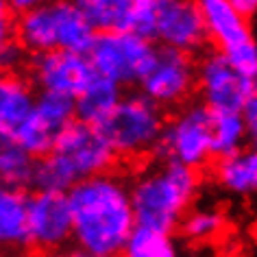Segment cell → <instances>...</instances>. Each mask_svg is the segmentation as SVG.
Listing matches in <instances>:
<instances>
[{"label": "cell", "mask_w": 257, "mask_h": 257, "mask_svg": "<svg viewBox=\"0 0 257 257\" xmlns=\"http://www.w3.org/2000/svg\"><path fill=\"white\" fill-rule=\"evenodd\" d=\"M79 181L76 175L70 170V166L63 162L59 153L50 151L48 155L35 159L33 179L31 188L40 192H68L72 185Z\"/></svg>", "instance_id": "cell-21"}, {"label": "cell", "mask_w": 257, "mask_h": 257, "mask_svg": "<svg viewBox=\"0 0 257 257\" xmlns=\"http://www.w3.org/2000/svg\"><path fill=\"white\" fill-rule=\"evenodd\" d=\"M227 227V218L222 211L211 207L190 209L179 224V233L190 242H209L216 240Z\"/></svg>", "instance_id": "cell-23"}, {"label": "cell", "mask_w": 257, "mask_h": 257, "mask_svg": "<svg viewBox=\"0 0 257 257\" xmlns=\"http://www.w3.org/2000/svg\"><path fill=\"white\" fill-rule=\"evenodd\" d=\"M122 85L96 72L92 83L76 96V120L102 126L122 98Z\"/></svg>", "instance_id": "cell-17"}, {"label": "cell", "mask_w": 257, "mask_h": 257, "mask_svg": "<svg viewBox=\"0 0 257 257\" xmlns=\"http://www.w3.org/2000/svg\"><path fill=\"white\" fill-rule=\"evenodd\" d=\"M196 89L211 111H242L255 92V79L242 74L222 50H203L196 61Z\"/></svg>", "instance_id": "cell-7"}, {"label": "cell", "mask_w": 257, "mask_h": 257, "mask_svg": "<svg viewBox=\"0 0 257 257\" xmlns=\"http://www.w3.org/2000/svg\"><path fill=\"white\" fill-rule=\"evenodd\" d=\"M11 142V138L9 136H0V155H3V151L7 149V144Z\"/></svg>", "instance_id": "cell-32"}, {"label": "cell", "mask_w": 257, "mask_h": 257, "mask_svg": "<svg viewBox=\"0 0 257 257\" xmlns=\"http://www.w3.org/2000/svg\"><path fill=\"white\" fill-rule=\"evenodd\" d=\"M59 136H61V128L55 126L48 118H44L40 111L33 109V111L24 118L22 124L14 131L11 138H14L29 155H33L37 159V157L48 155V153L55 149Z\"/></svg>", "instance_id": "cell-19"}, {"label": "cell", "mask_w": 257, "mask_h": 257, "mask_svg": "<svg viewBox=\"0 0 257 257\" xmlns=\"http://www.w3.org/2000/svg\"><path fill=\"white\" fill-rule=\"evenodd\" d=\"M120 257H181V253L172 233L138 224Z\"/></svg>", "instance_id": "cell-22"}, {"label": "cell", "mask_w": 257, "mask_h": 257, "mask_svg": "<svg viewBox=\"0 0 257 257\" xmlns=\"http://www.w3.org/2000/svg\"><path fill=\"white\" fill-rule=\"evenodd\" d=\"M29 246V194L0 181V248L20 253Z\"/></svg>", "instance_id": "cell-14"}, {"label": "cell", "mask_w": 257, "mask_h": 257, "mask_svg": "<svg viewBox=\"0 0 257 257\" xmlns=\"http://www.w3.org/2000/svg\"><path fill=\"white\" fill-rule=\"evenodd\" d=\"M9 3L7 0H0V20H3V18H9Z\"/></svg>", "instance_id": "cell-31"}, {"label": "cell", "mask_w": 257, "mask_h": 257, "mask_svg": "<svg viewBox=\"0 0 257 257\" xmlns=\"http://www.w3.org/2000/svg\"><path fill=\"white\" fill-rule=\"evenodd\" d=\"M153 42L183 53H203L209 44L207 24L198 0H153Z\"/></svg>", "instance_id": "cell-8"}, {"label": "cell", "mask_w": 257, "mask_h": 257, "mask_svg": "<svg viewBox=\"0 0 257 257\" xmlns=\"http://www.w3.org/2000/svg\"><path fill=\"white\" fill-rule=\"evenodd\" d=\"M159 46L136 31H98L89 48L94 70L122 87L140 85L157 57Z\"/></svg>", "instance_id": "cell-6"}, {"label": "cell", "mask_w": 257, "mask_h": 257, "mask_svg": "<svg viewBox=\"0 0 257 257\" xmlns=\"http://www.w3.org/2000/svg\"><path fill=\"white\" fill-rule=\"evenodd\" d=\"M128 185L140 227L172 233L196 201L201 175L190 166L157 159L140 170Z\"/></svg>", "instance_id": "cell-2"}, {"label": "cell", "mask_w": 257, "mask_h": 257, "mask_svg": "<svg viewBox=\"0 0 257 257\" xmlns=\"http://www.w3.org/2000/svg\"><path fill=\"white\" fill-rule=\"evenodd\" d=\"M96 76V70L85 53L55 48L33 55L31 81L40 92H57L76 98Z\"/></svg>", "instance_id": "cell-12"}, {"label": "cell", "mask_w": 257, "mask_h": 257, "mask_svg": "<svg viewBox=\"0 0 257 257\" xmlns=\"http://www.w3.org/2000/svg\"><path fill=\"white\" fill-rule=\"evenodd\" d=\"M157 159L201 170L214 157V111L205 102H190L166 122L153 151Z\"/></svg>", "instance_id": "cell-5"}, {"label": "cell", "mask_w": 257, "mask_h": 257, "mask_svg": "<svg viewBox=\"0 0 257 257\" xmlns=\"http://www.w3.org/2000/svg\"><path fill=\"white\" fill-rule=\"evenodd\" d=\"M29 240L42 253H57L74 240L72 207L68 192H40L29 194Z\"/></svg>", "instance_id": "cell-10"}, {"label": "cell", "mask_w": 257, "mask_h": 257, "mask_svg": "<svg viewBox=\"0 0 257 257\" xmlns=\"http://www.w3.org/2000/svg\"><path fill=\"white\" fill-rule=\"evenodd\" d=\"M248 146V128L242 111H214V157H227Z\"/></svg>", "instance_id": "cell-20"}, {"label": "cell", "mask_w": 257, "mask_h": 257, "mask_svg": "<svg viewBox=\"0 0 257 257\" xmlns=\"http://www.w3.org/2000/svg\"><path fill=\"white\" fill-rule=\"evenodd\" d=\"M33 81L18 72H0V136H14V131L33 111L35 105Z\"/></svg>", "instance_id": "cell-15"}, {"label": "cell", "mask_w": 257, "mask_h": 257, "mask_svg": "<svg viewBox=\"0 0 257 257\" xmlns=\"http://www.w3.org/2000/svg\"><path fill=\"white\" fill-rule=\"evenodd\" d=\"M53 151L59 153L61 159L70 166V170L74 172L79 181L109 172L113 168L115 159H118L109 140L102 133V128L81 120L70 122L63 128Z\"/></svg>", "instance_id": "cell-11"}, {"label": "cell", "mask_w": 257, "mask_h": 257, "mask_svg": "<svg viewBox=\"0 0 257 257\" xmlns=\"http://www.w3.org/2000/svg\"><path fill=\"white\" fill-rule=\"evenodd\" d=\"M231 5H233L246 20H255L257 18V0H231Z\"/></svg>", "instance_id": "cell-28"}, {"label": "cell", "mask_w": 257, "mask_h": 257, "mask_svg": "<svg viewBox=\"0 0 257 257\" xmlns=\"http://www.w3.org/2000/svg\"><path fill=\"white\" fill-rule=\"evenodd\" d=\"M166 122L164 107L140 89L122 96L100 128L118 159H140L155 151Z\"/></svg>", "instance_id": "cell-4"}, {"label": "cell", "mask_w": 257, "mask_h": 257, "mask_svg": "<svg viewBox=\"0 0 257 257\" xmlns=\"http://www.w3.org/2000/svg\"><path fill=\"white\" fill-rule=\"evenodd\" d=\"M214 179L224 192L233 196L257 194V149H246L227 157H218L214 164Z\"/></svg>", "instance_id": "cell-16"}, {"label": "cell", "mask_w": 257, "mask_h": 257, "mask_svg": "<svg viewBox=\"0 0 257 257\" xmlns=\"http://www.w3.org/2000/svg\"><path fill=\"white\" fill-rule=\"evenodd\" d=\"M33 168H35V157L29 155V153L11 138L7 149L0 155V181L16 185V188H31Z\"/></svg>", "instance_id": "cell-24"}, {"label": "cell", "mask_w": 257, "mask_h": 257, "mask_svg": "<svg viewBox=\"0 0 257 257\" xmlns=\"http://www.w3.org/2000/svg\"><path fill=\"white\" fill-rule=\"evenodd\" d=\"M74 220V244L92 257H120L138 220L131 185L115 172L76 181L68 190Z\"/></svg>", "instance_id": "cell-1"}, {"label": "cell", "mask_w": 257, "mask_h": 257, "mask_svg": "<svg viewBox=\"0 0 257 257\" xmlns=\"http://www.w3.org/2000/svg\"><path fill=\"white\" fill-rule=\"evenodd\" d=\"M96 33L98 31L81 9L79 0H46L16 20V40L29 55L55 48L87 55Z\"/></svg>", "instance_id": "cell-3"}, {"label": "cell", "mask_w": 257, "mask_h": 257, "mask_svg": "<svg viewBox=\"0 0 257 257\" xmlns=\"http://www.w3.org/2000/svg\"><path fill=\"white\" fill-rule=\"evenodd\" d=\"M11 40H16V24L9 20V18H3L0 20V48L5 44H9Z\"/></svg>", "instance_id": "cell-29"}, {"label": "cell", "mask_w": 257, "mask_h": 257, "mask_svg": "<svg viewBox=\"0 0 257 257\" xmlns=\"http://www.w3.org/2000/svg\"><path fill=\"white\" fill-rule=\"evenodd\" d=\"M253 240H255V244H257V227H255V231H253Z\"/></svg>", "instance_id": "cell-33"}, {"label": "cell", "mask_w": 257, "mask_h": 257, "mask_svg": "<svg viewBox=\"0 0 257 257\" xmlns=\"http://www.w3.org/2000/svg\"><path fill=\"white\" fill-rule=\"evenodd\" d=\"M9 3V11L16 16H22V14H29V11L37 9L40 5H44L46 0H7Z\"/></svg>", "instance_id": "cell-27"}, {"label": "cell", "mask_w": 257, "mask_h": 257, "mask_svg": "<svg viewBox=\"0 0 257 257\" xmlns=\"http://www.w3.org/2000/svg\"><path fill=\"white\" fill-rule=\"evenodd\" d=\"M244 120H246V128H248V146L257 149V79H255V92L248 98V102L242 109Z\"/></svg>", "instance_id": "cell-26"}, {"label": "cell", "mask_w": 257, "mask_h": 257, "mask_svg": "<svg viewBox=\"0 0 257 257\" xmlns=\"http://www.w3.org/2000/svg\"><path fill=\"white\" fill-rule=\"evenodd\" d=\"M96 31H131L138 0H79Z\"/></svg>", "instance_id": "cell-18"}, {"label": "cell", "mask_w": 257, "mask_h": 257, "mask_svg": "<svg viewBox=\"0 0 257 257\" xmlns=\"http://www.w3.org/2000/svg\"><path fill=\"white\" fill-rule=\"evenodd\" d=\"M140 89L164 109L188 102L196 89L194 55L159 46L151 70L140 83Z\"/></svg>", "instance_id": "cell-9"}, {"label": "cell", "mask_w": 257, "mask_h": 257, "mask_svg": "<svg viewBox=\"0 0 257 257\" xmlns=\"http://www.w3.org/2000/svg\"><path fill=\"white\" fill-rule=\"evenodd\" d=\"M138 3H153V0H138Z\"/></svg>", "instance_id": "cell-34"}, {"label": "cell", "mask_w": 257, "mask_h": 257, "mask_svg": "<svg viewBox=\"0 0 257 257\" xmlns=\"http://www.w3.org/2000/svg\"><path fill=\"white\" fill-rule=\"evenodd\" d=\"M27 50L22 48V44L18 40H11L0 48V72H16L18 68L24 63Z\"/></svg>", "instance_id": "cell-25"}, {"label": "cell", "mask_w": 257, "mask_h": 257, "mask_svg": "<svg viewBox=\"0 0 257 257\" xmlns=\"http://www.w3.org/2000/svg\"><path fill=\"white\" fill-rule=\"evenodd\" d=\"M198 7L207 24L209 42L224 55H231L257 40L250 29V20L231 5V0H198Z\"/></svg>", "instance_id": "cell-13"}, {"label": "cell", "mask_w": 257, "mask_h": 257, "mask_svg": "<svg viewBox=\"0 0 257 257\" xmlns=\"http://www.w3.org/2000/svg\"><path fill=\"white\" fill-rule=\"evenodd\" d=\"M50 257H92V255L85 253V250H81V248H63V250L53 253Z\"/></svg>", "instance_id": "cell-30"}]
</instances>
